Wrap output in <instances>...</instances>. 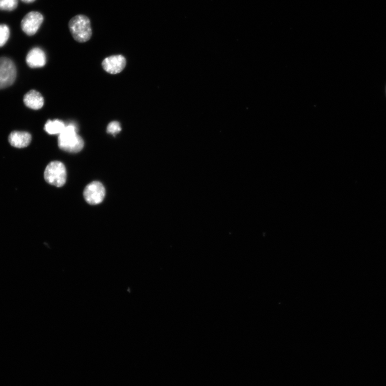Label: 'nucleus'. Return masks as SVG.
Segmentation results:
<instances>
[{
  "mask_svg": "<svg viewBox=\"0 0 386 386\" xmlns=\"http://www.w3.org/2000/svg\"><path fill=\"white\" fill-rule=\"evenodd\" d=\"M16 76V68L13 61L7 58H0V89L12 85Z\"/></svg>",
  "mask_w": 386,
  "mask_h": 386,
  "instance_id": "obj_4",
  "label": "nucleus"
},
{
  "mask_svg": "<svg viewBox=\"0 0 386 386\" xmlns=\"http://www.w3.org/2000/svg\"><path fill=\"white\" fill-rule=\"evenodd\" d=\"M126 60L121 55H116L105 58L102 66L103 69L111 74H117L121 73L125 68Z\"/></svg>",
  "mask_w": 386,
  "mask_h": 386,
  "instance_id": "obj_7",
  "label": "nucleus"
},
{
  "mask_svg": "<svg viewBox=\"0 0 386 386\" xmlns=\"http://www.w3.org/2000/svg\"><path fill=\"white\" fill-rule=\"evenodd\" d=\"M18 5V0H0V10L13 11Z\"/></svg>",
  "mask_w": 386,
  "mask_h": 386,
  "instance_id": "obj_13",
  "label": "nucleus"
},
{
  "mask_svg": "<svg viewBox=\"0 0 386 386\" xmlns=\"http://www.w3.org/2000/svg\"><path fill=\"white\" fill-rule=\"evenodd\" d=\"M121 131V127L120 123L116 121L110 122L107 127L108 133L111 134L113 136H115L117 134L120 133Z\"/></svg>",
  "mask_w": 386,
  "mask_h": 386,
  "instance_id": "obj_14",
  "label": "nucleus"
},
{
  "mask_svg": "<svg viewBox=\"0 0 386 386\" xmlns=\"http://www.w3.org/2000/svg\"><path fill=\"white\" fill-rule=\"evenodd\" d=\"M25 105L29 108L38 110L42 108L44 99L41 94L35 90H30L24 97Z\"/></svg>",
  "mask_w": 386,
  "mask_h": 386,
  "instance_id": "obj_10",
  "label": "nucleus"
},
{
  "mask_svg": "<svg viewBox=\"0 0 386 386\" xmlns=\"http://www.w3.org/2000/svg\"><path fill=\"white\" fill-rule=\"evenodd\" d=\"M66 126L64 122L60 120H49L45 124L44 130L50 135H60Z\"/></svg>",
  "mask_w": 386,
  "mask_h": 386,
  "instance_id": "obj_11",
  "label": "nucleus"
},
{
  "mask_svg": "<svg viewBox=\"0 0 386 386\" xmlns=\"http://www.w3.org/2000/svg\"><path fill=\"white\" fill-rule=\"evenodd\" d=\"M44 178L50 185L57 187H62L67 180L65 166L59 161L51 162L45 168Z\"/></svg>",
  "mask_w": 386,
  "mask_h": 386,
  "instance_id": "obj_3",
  "label": "nucleus"
},
{
  "mask_svg": "<svg viewBox=\"0 0 386 386\" xmlns=\"http://www.w3.org/2000/svg\"><path fill=\"white\" fill-rule=\"evenodd\" d=\"M58 145L60 149L70 153L80 152L83 148L84 142L77 134V128L73 124L66 126L59 135Z\"/></svg>",
  "mask_w": 386,
  "mask_h": 386,
  "instance_id": "obj_1",
  "label": "nucleus"
},
{
  "mask_svg": "<svg viewBox=\"0 0 386 386\" xmlns=\"http://www.w3.org/2000/svg\"><path fill=\"white\" fill-rule=\"evenodd\" d=\"M44 21L42 15L38 11H31L27 14L21 22L23 31L28 36L35 35Z\"/></svg>",
  "mask_w": 386,
  "mask_h": 386,
  "instance_id": "obj_6",
  "label": "nucleus"
},
{
  "mask_svg": "<svg viewBox=\"0 0 386 386\" xmlns=\"http://www.w3.org/2000/svg\"><path fill=\"white\" fill-rule=\"evenodd\" d=\"M31 135L26 132L14 131L9 136L10 144L17 148H24L28 146L31 141Z\"/></svg>",
  "mask_w": 386,
  "mask_h": 386,
  "instance_id": "obj_9",
  "label": "nucleus"
},
{
  "mask_svg": "<svg viewBox=\"0 0 386 386\" xmlns=\"http://www.w3.org/2000/svg\"><path fill=\"white\" fill-rule=\"evenodd\" d=\"M22 1L25 3L30 4L35 2L36 0H22Z\"/></svg>",
  "mask_w": 386,
  "mask_h": 386,
  "instance_id": "obj_15",
  "label": "nucleus"
},
{
  "mask_svg": "<svg viewBox=\"0 0 386 386\" xmlns=\"http://www.w3.org/2000/svg\"><path fill=\"white\" fill-rule=\"evenodd\" d=\"M26 61L30 68H41L46 65V54L40 48H33L28 53Z\"/></svg>",
  "mask_w": 386,
  "mask_h": 386,
  "instance_id": "obj_8",
  "label": "nucleus"
},
{
  "mask_svg": "<svg viewBox=\"0 0 386 386\" xmlns=\"http://www.w3.org/2000/svg\"><path fill=\"white\" fill-rule=\"evenodd\" d=\"M105 194V187L99 181H93L88 185L83 192L85 200L91 205H97L103 202Z\"/></svg>",
  "mask_w": 386,
  "mask_h": 386,
  "instance_id": "obj_5",
  "label": "nucleus"
},
{
  "mask_svg": "<svg viewBox=\"0 0 386 386\" xmlns=\"http://www.w3.org/2000/svg\"><path fill=\"white\" fill-rule=\"evenodd\" d=\"M10 30L6 25H0V48L4 46L9 39Z\"/></svg>",
  "mask_w": 386,
  "mask_h": 386,
  "instance_id": "obj_12",
  "label": "nucleus"
},
{
  "mask_svg": "<svg viewBox=\"0 0 386 386\" xmlns=\"http://www.w3.org/2000/svg\"><path fill=\"white\" fill-rule=\"evenodd\" d=\"M74 39L79 42H85L92 37L93 31L90 19L84 15L73 17L68 24Z\"/></svg>",
  "mask_w": 386,
  "mask_h": 386,
  "instance_id": "obj_2",
  "label": "nucleus"
}]
</instances>
